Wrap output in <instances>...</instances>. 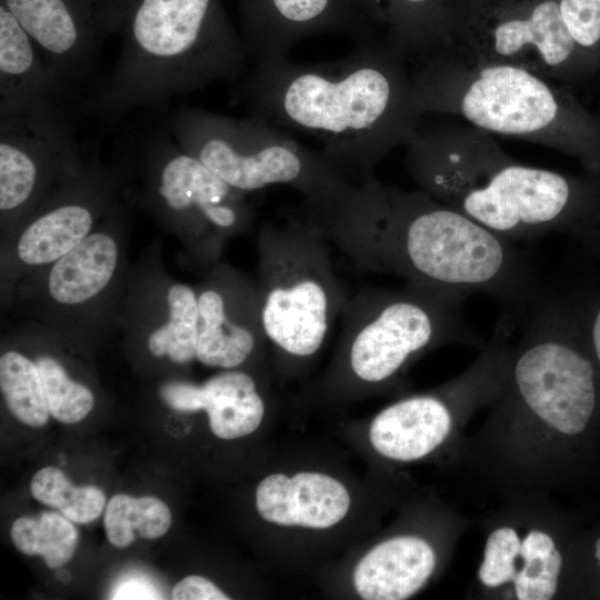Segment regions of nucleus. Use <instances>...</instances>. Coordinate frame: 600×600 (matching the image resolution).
Returning a JSON list of instances; mask_svg holds the SVG:
<instances>
[{
	"mask_svg": "<svg viewBox=\"0 0 600 600\" xmlns=\"http://www.w3.org/2000/svg\"><path fill=\"white\" fill-rule=\"evenodd\" d=\"M359 270L467 296L486 294L514 319L540 293L528 257L426 191L376 177L299 210Z\"/></svg>",
	"mask_w": 600,
	"mask_h": 600,
	"instance_id": "obj_1",
	"label": "nucleus"
},
{
	"mask_svg": "<svg viewBox=\"0 0 600 600\" xmlns=\"http://www.w3.org/2000/svg\"><path fill=\"white\" fill-rule=\"evenodd\" d=\"M241 96L250 116L317 140L351 183L373 178L379 162L410 141L422 117L407 56L378 38L334 61L284 58L256 66Z\"/></svg>",
	"mask_w": 600,
	"mask_h": 600,
	"instance_id": "obj_2",
	"label": "nucleus"
},
{
	"mask_svg": "<svg viewBox=\"0 0 600 600\" xmlns=\"http://www.w3.org/2000/svg\"><path fill=\"white\" fill-rule=\"evenodd\" d=\"M406 146L419 189L512 242L552 232L583 242L600 220L594 186L519 163L470 123L424 127L420 118Z\"/></svg>",
	"mask_w": 600,
	"mask_h": 600,
	"instance_id": "obj_3",
	"label": "nucleus"
},
{
	"mask_svg": "<svg viewBox=\"0 0 600 600\" xmlns=\"http://www.w3.org/2000/svg\"><path fill=\"white\" fill-rule=\"evenodd\" d=\"M120 56L82 110L113 123L244 68L246 47L220 0H116Z\"/></svg>",
	"mask_w": 600,
	"mask_h": 600,
	"instance_id": "obj_4",
	"label": "nucleus"
},
{
	"mask_svg": "<svg viewBox=\"0 0 600 600\" xmlns=\"http://www.w3.org/2000/svg\"><path fill=\"white\" fill-rule=\"evenodd\" d=\"M410 70L420 116H458L491 134L582 152L578 112L552 80L480 59L452 40L416 58Z\"/></svg>",
	"mask_w": 600,
	"mask_h": 600,
	"instance_id": "obj_5",
	"label": "nucleus"
},
{
	"mask_svg": "<svg viewBox=\"0 0 600 600\" xmlns=\"http://www.w3.org/2000/svg\"><path fill=\"white\" fill-rule=\"evenodd\" d=\"M329 247L300 212L260 229L257 283L263 330L270 346L290 361L317 354L349 298Z\"/></svg>",
	"mask_w": 600,
	"mask_h": 600,
	"instance_id": "obj_6",
	"label": "nucleus"
},
{
	"mask_svg": "<svg viewBox=\"0 0 600 600\" xmlns=\"http://www.w3.org/2000/svg\"><path fill=\"white\" fill-rule=\"evenodd\" d=\"M469 296L408 283L348 298L341 313V367L357 383L380 386L416 357L460 342L483 348L463 310Z\"/></svg>",
	"mask_w": 600,
	"mask_h": 600,
	"instance_id": "obj_7",
	"label": "nucleus"
},
{
	"mask_svg": "<svg viewBox=\"0 0 600 600\" xmlns=\"http://www.w3.org/2000/svg\"><path fill=\"white\" fill-rule=\"evenodd\" d=\"M169 129L183 150L246 193L282 184L307 200H319L351 183L319 150L253 116L180 108L170 117Z\"/></svg>",
	"mask_w": 600,
	"mask_h": 600,
	"instance_id": "obj_8",
	"label": "nucleus"
},
{
	"mask_svg": "<svg viewBox=\"0 0 600 600\" xmlns=\"http://www.w3.org/2000/svg\"><path fill=\"white\" fill-rule=\"evenodd\" d=\"M476 57L564 77L579 58L558 0H459L451 39Z\"/></svg>",
	"mask_w": 600,
	"mask_h": 600,
	"instance_id": "obj_9",
	"label": "nucleus"
},
{
	"mask_svg": "<svg viewBox=\"0 0 600 600\" xmlns=\"http://www.w3.org/2000/svg\"><path fill=\"white\" fill-rule=\"evenodd\" d=\"M151 196L194 237L199 250L214 258L228 236L246 229L251 209L242 192L167 138L148 148Z\"/></svg>",
	"mask_w": 600,
	"mask_h": 600,
	"instance_id": "obj_10",
	"label": "nucleus"
},
{
	"mask_svg": "<svg viewBox=\"0 0 600 600\" xmlns=\"http://www.w3.org/2000/svg\"><path fill=\"white\" fill-rule=\"evenodd\" d=\"M76 138L63 111L0 117V210L24 213L50 182L80 171Z\"/></svg>",
	"mask_w": 600,
	"mask_h": 600,
	"instance_id": "obj_11",
	"label": "nucleus"
},
{
	"mask_svg": "<svg viewBox=\"0 0 600 600\" xmlns=\"http://www.w3.org/2000/svg\"><path fill=\"white\" fill-rule=\"evenodd\" d=\"M26 30L70 94L97 68L102 41L114 27L98 0H0Z\"/></svg>",
	"mask_w": 600,
	"mask_h": 600,
	"instance_id": "obj_12",
	"label": "nucleus"
},
{
	"mask_svg": "<svg viewBox=\"0 0 600 600\" xmlns=\"http://www.w3.org/2000/svg\"><path fill=\"white\" fill-rule=\"evenodd\" d=\"M246 50L256 66L287 58L299 40L328 32L374 39L359 0H238Z\"/></svg>",
	"mask_w": 600,
	"mask_h": 600,
	"instance_id": "obj_13",
	"label": "nucleus"
},
{
	"mask_svg": "<svg viewBox=\"0 0 600 600\" xmlns=\"http://www.w3.org/2000/svg\"><path fill=\"white\" fill-rule=\"evenodd\" d=\"M197 296V360L222 369L247 362L267 340L258 283L221 269Z\"/></svg>",
	"mask_w": 600,
	"mask_h": 600,
	"instance_id": "obj_14",
	"label": "nucleus"
},
{
	"mask_svg": "<svg viewBox=\"0 0 600 600\" xmlns=\"http://www.w3.org/2000/svg\"><path fill=\"white\" fill-rule=\"evenodd\" d=\"M96 174L82 170L72 176L50 206L21 232L19 260L28 266L54 263L91 233L106 189Z\"/></svg>",
	"mask_w": 600,
	"mask_h": 600,
	"instance_id": "obj_15",
	"label": "nucleus"
},
{
	"mask_svg": "<svg viewBox=\"0 0 600 600\" xmlns=\"http://www.w3.org/2000/svg\"><path fill=\"white\" fill-rule=\"evenodd\" d=\"M69 93L0 3V117L59 112Z\"/></svg>",
	"mask_w": 600,
	"mask_h": 600,
	"instance_id": "obj_16",
	"label": "nucleus"
},
{
	"mask_svg": "<svg viewBox=\"0 0 600 600\" xmlns=\"http://www.w3.org/2000/svg\"><path fill=\"white\" fill-rule=\"evenodd\" d=\"M347 488L320 472H298L292 477L272 473L256 490L260 517L283 527L327 529L339 523L350 509Z\"/></svg>",
	"mask_w": 600,
	"mask_h": 600,
	"instance_id": "obj_17",
	"label": "nucleus"
},
{
	"mask_svg": "<svg viewBox=\"0 0 600 600\" xmlns=\"http://www.w3.org/2000/svg\"><path fill=\"white\" fill-rule=\"evenodd\" d=\"M436 564V551L427 540L397 536L378 543L360 559L353 584L366 600H403L427 583Z\"/></svg>",
	"mask_w": 600,
	"mask_h": 600,
	"instance_id": "obj_18",
	"label": "nucleus"
},
{
	"mask_svg": "<svg viewBox=\"0 0 600 600\" xmlns=\"http://www.w3.org/2000/svg\"><path fill=\"white\" fill-rule=\"evenodd\" d=\"M374 28L384 30V40L407 58H418L453 37L459 0H359Z\"/></svg>",
	"mask_w": 600,
	"mask_h": 600,
	"instance_id": "obj_19",
	"label": "nucleus"
},
{
	"mask_svg": "<svg viewBox=\"0 0 600 600\" xmlns=\"http://www.w3.org/2000/svg\"><path fill=\"white\" fill-rule=\"evenodd\" d=\"M118 259V244L111 234L90 233L53 263L48 278L51 298L72 306L96 297L110 282Z\"/></svg>",
	"mask_w": 600,
	"mask_h": 600,
	"instance_id": "obj_20",
	"label": "nucleus"
},
{
	"mask_svg": "<svg viewBox=\"0 0 600 600\" xmlns=\"http://www.w3.org/2000/svg\"><path fill=\"white\" fill-rule=\"evenodd\" d=\"M200 410L207 412L216 437L232 440L259 428L264 416V402L250 374L229 369L200 386Z\"/></svg>",
	"mask_w": 600,
	"mask_h": 600,
	"instance_id": "obj_21",
	"label": "nucleus"
},
{
	"mask_svg": "<svg viewBox=\"0 0 600 600\" xmlns=\"http://www.w3.org/2000/svg\"><path fill=\"white\" fill-rule=\"evenodd\" d=\"M563 558L556 540L544 529L520 533L514 561L513 594L518 600H550L559 587Z\"/></svg>",
	"mask_w": 600,
	"mask_h": 600,
	"instance_id": "obj_22",
	"label": "nucleus"
},
{
	"mask_svg": "<svg viewBox=\"0 0 600 600\" xmlns=\"http://www.w3.org/2000/svg\"><path fill=\"white\" fill-rule=\"evenodd\" d=\"M168 320L148 338L154 357H169L183 364L197 359L199 308L197 292L184 283L172 284L167 293Z\"/></svg>",
	"mask_w": 600,
	"mask_h": 600,
	"instance_id": "obj_23",
	"label": "nucleus"
},
{
	"mask_svg": "<svg viewBox=\"0 0 600 600\" xmlns=\"http://www.w3.org/2000/svg\"><path fill=\"white\" fill-rule=\"evenodd\" d=\"M109 542L126 548L137 538L157 539L169 530L172 517L167 504L156 497L113 496L104 511Z\"/></svg>",
	"mask_w": 600,
	"mask_h": 600,
	"instance_id": "obj_24",
	"label": "nucleus"
},
{
	"mask_svg": "<svg viewBox=\"0 0 600 600\" xmlns=\"http://www.w3.org/2000/svg\"><path fill=\"white\" fill-rule=\"evenodd\" d=\"M10 534L20 552L40 554L50 569L69 562L78 543V531L72 521L52 511L18 518L11 526Z\"/></svg>",
	"mask_w": 600,
	"mask_h": 600,
	"instance_id": "obj_25",
	"label": "nucleus"
},
{
	"mask_svg": "<svg viewBox=\"0 0 600 600\" xmlns=\"http://www.w3.org/2000/svg\"><path fill=\"white\" fill-rule=\"evenodd\" d=\"M0 388L10 412L30 427L46 424L49 410L36 361L17 351L0 358Z\"/></svg>",
	"mask_w": 600,
	"mask_h": 600,
	"instance_id": "obj_26",
	"label": "nucleus"
},
{
	"mask_svg": "<svg viewBox=\"0 0 600 600\" xmlns=\"http://www.w3.org/2000/svg\"><path fill=\"white\" fill-rule=\"evenodd\" d=\"M30 491L41 503L58 509L76 523H89L100 517L106 507L103 491L93 486H73L54 467L40 469L32 478Z\"/></svg>",
	"mask_w": 600,
	"mask_h": 600,
	"instance_id": "obj_27",
	"label": "nucleus"
},
{
	"mask_svg": "<svg viewBox=\"0 0 600 600\" xmlns=\"http://www.w3.org/2000/svg\"><path fill=\"white\" fill-rule=\"evenodd\" d=\"M38 366L49 413L62 423H77L92 410V392L69 378L59 361L49 356L38 357Z\"/></svg>",
	"mask_w": 600,
	"mask_h": 600,
	"instance_id": "obj_28",
	"label": "nucleus"
},
{
	"mask_svg": "<svg viewBox=\"0 0 600 600\" xmlns=\"http://www.w3.org/2000/svg\"><path fill=\"white\" fill-rule=\"evenodd\" d=\"M519 544L520 531L513 526L501 524L490 531L478 570L483 587L496 589L512 583Z\"/></svg>",
	"mask_w": 600,
	"mask_h": 600,
	"instance_id": "obj_29",
	"label": "nucleus"
},
{
	"mask_svg": "<svg viewBox=\"0 0 600 600\" xmlns=\"http://www.w3.org/2000/svg\"><path fill=\"white\" fill-rule=\"evenodd\" d=\"M561 17L579 50L600 44V0H558Z\"/></svg>",
	"mask_w": 600,
	"mask_h": 600,
	"instance_id": "obj_30",
	"label": "nucleus"
},
{
	"mask_svg": "<svg viewBox=\"0 0 600 600\" xmlns=\"http://www.w3.org/2000/svg\"><path fill=\"white\" fill-rule=\"evenodd\" d=\"M574 304L583 337L600 368V296L574 300Z\"/></svg>",
	"mask_w": 600,
	"mask_h": 600,
	"instance_id": "obj_31",
	"label": "nucleus"
},
{
	"mask_svg": "<svg viewBox=\"0 0 600 600\" xmlns=\"http://www.w3.org/2000/svg\"><path fill=\"white\" fill-rule=\"evenodd\" d=\"M173 600H227L230 599L213 582L201 576L181 579L171 593Z\"/></svg>",
	"mask_w": 600,
	"mask_h": 600,
	"instance_id": "obj_32",
	"label": "nucleus"
},
{
	"mask_svg": "<svg viewBox=\"0 0 600 600\" xmlns=\"http://www.w3.org/2000/svg\"><path fill=\"white\" fill-rule=\"evenodd\" d=\"M161 396L173 410L182 412L200 410V386L188 382H170L163 386Z\"/></svg>",
	"mask_w": 600,
	"mask_h": 600,
	"instance_id": "obj_33",
	"label": "nucleus"
},
{
	"mask_svg": "<svg viewBox=\"0 0 600 600\" xmlns=\"http://www.w3.org/2000/svg\"><path fill=\"white\" fill-rule=\"evenodd\" d=\"M112 599H161V593L151 584L139 579H129L119 584Z\"/></svg>",
	"mask_w": 600,
	"mask_h": 600,
	"instance_id": "obj_34",
	"label": "nucleus"
},
{
	"mask_svg": "<svg viewBox=\"0 0 600 600\" xmlns=\"http://www.w3.org/2000/svg\"><path fill=\"white\" fill-rule=\"evenodd\" d=\"M583 244L593 252L597 257L600 258V220L591 230L588 238L584 240Z\"/></svg>",
	"mask_w": 600,
	"mask_h": 600,
	"instance_id": "obj_35",
	"label": "nucleus"
},
{
	"mask_svg": "<svg viewBox=\"0 0 600 600\" xmlns=\"http://www.w3.org/2000/svg\"><path fill=\"white\" fill-rule=\"evenodd\" d=\"M106 9L107 11L109 12L110 14V18H111V21L114 26V30L117 32V27H116V10H114V1L116 0H98Z\"/></svg>",
	"mask_w": 600,
	"mask_h": 600,
	"instance_id": "obj_36",
	"label": "nucleus"
},
{
	"mask_svg": "<svg viewBox=\"0 0 600 600\" xmlns=\"http://www.w3.org/2000/svg\"><path fill=\"white\" fill-rule=\"evenodd\" d=\"M594 556L600 563V537L597 539L594 544Z\"/></svg>",
	"mask_w": 600,
	"mask_h": 600,
	"instance_id": "obj_37",
	"label": "nucleus"
}]
</instances>
